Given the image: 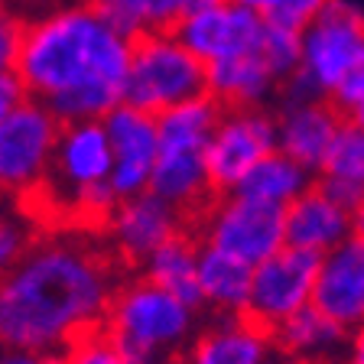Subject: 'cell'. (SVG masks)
<instances>
[{"instance_id": "d590c367", "label": "cell", "mask_w": 364, "mask_h": 364, "mask_svg": "<svg viewBox=\"0 0 364 364\" xmlns=\"http://www.w3.org/2000/svg\"><path fill=\"white\" fill-rule=\"evenodd\" d=\"M338 364H364V322L348 328V341H345V351H341Z\"/></svg>"}, {"instance_id": "e575fe53", "label": "cell", "mask_w": 364, "mask_h": 364, "mask_svg": "<svg viewBox=\"0 0 364 364\" xmlns=\"http://www.w3.org/2000/svg\"><path fill=\"white\" fill-rule=\"evenodd\" d=\"M0 364H59V355L26 348H0Z\"/></svg>"}, {"instance_id": "9a60e30c", "label": "cell", "mask_w": 364, "mask_h": 364, "mask_svg": "<svg viewBox=\"0 0 364 364\" xmlns=\"http://www.w3.org/2000/svg\"><path fill=\"white\" fill-rule=\"evenodd\" d=\"M280 358L273 328L250 316H212L202 322L179 364H273Z\"/></svg>"}, {"instance_id": "6da1fadb", "label": "cell", "mask_w": 364, "mask_h": 364, "mask_svg": "<svg viewBox=\"0 0 364 364\" xmlns=\"http://www.w3.org/2000/svg\"><path fill=\"white\" fill-rule=\"evenodd\" d=\"M124 267L107 241L43 235L0 277V348L62 355L105 326Z\"/></svg>"}, {"instance_id": "74e56055", "label": "cell", "mask_w": 364, "mask_h": 364, "mask_svg": "<svg viewBox=\"0 0 364 364\" xmlns=\"http://www.w3.org/2000/svg\"><path fill=\"white\" fill-rule=\"evenodd\" d=\"M273 364H332V361H312V358H289V355H280Z\"/></svg>"}, {"instance_id": "d6a6232c", "label": "cell", "mask_w": 364, "mask_h": 364, "mask_svg": "<svg viewBox=\"0 0 364 364\" xmlns=\"http://www.w3.org/2000/svg\"><path fill=\"white\" fill-rule=\"evenodd\" d=\"M316 182H318V186H322V189H326L328 196H332L338 205H345L348 212H355L358 205L364 202V186H361V182H345V179H318V176H316Z\"/></svg>"}, {"instance_id": "3957f363", "label": "cell", "mask_w": 364, "mask_h": 364, "mask_svg": "<svg viewBox=\"0 0 364 364\" xmlns=\"http://www.w3.org/2000/svg\"><path fill=\"white\" fill-rule=\"evenodd\" d=\"M111 173L114 150L105 121H68L62 124L53 169L26 202L49 205L65 215L68 225L85 231H105L121 202L111 186Z\"/></svg>"}, {"instance_id": "4fadbf2b", "label": "cell", "mask_w": 364, "mask_h": 364, "mask_svg": "<svg viewBox=\"0 0 364 364\" xmlns=\"http://www.w3.org/2000/svg\"><path fill=\"white\" fill-rule=\"evenodd\" d=\"M267 20L247 10L237 0H212L205 7H196L176 23V36L189 46L192 53L212 65L221 59H235L260 49Z\"/></svg>"}, {"instance_id": "ba28073f", "label": "cell", "mask_w": 364, "mask_h": 364, "mask_svg": "<svg viewBox=\"0 0 364 364\" xmlns=\"http://www.w3.org/2000/svg\"><path fill=\"white\" fill-rule=\"evenodd\" d=\"M192 231L208 247L257 267L287 247V208L228 192L205 205V212L192 221Z\"/></svg>"}, {"instance_id": "277c9868", "label": "cell", "mask_w": 364, "mask_h": 364, "mask_svg": "<svg viewBox=\"0 0 364 364\" xmlns=\"http://www.w3.org/2000/svg\"><path fill=\"white\" fill-rule=\"evenodd\" d=\"M202 322L198 306L136 273L114 293L105 332L130 364H179Z\"/></svg>"}, {"instance_id": "603a6c76", "label": "cell", "mask_w": 364, "mask_h": 364, "mask_svg": "<svg viewBox=\"0 0 364 364\" xmlns=\"http://www.w3.org/2000/svg\"><path fill=\"white\" fill-rule=\"evenodd\" d=\"M312 186H316V173L312 169H306L303 163H296L283 150H273L270 156H264L257 166L237 182L235 192L244 198H254V202L287 208V205H293Z\"/></svg>"}, {"instance_id": "8992f818", "label": "cell", "mask_w": 364, "mask_h": 364, "mask_svg": "<svg viewBox=\"0 0 364 364\" xmlns=\"http://www.w3.org/2000/svg\"><path fill=\"white\" fill-rule=\"evenodd\" d=\"M364 53V10L355 0H328L312 26L303 30V62L280 88V101L332 98Z\"/></svg>"}, {"instance_id": "30bf717a", "label": "cell", "mask_w": 364, "mask_h": 364, "mask_svg": "<svg viewBox=\"0 0 364 364\" xmlns=\"http://www.w3.org/2000/svg\"><path fill=\"white\" fill-rule=\"evenodd\" d=\"M273 150H280L277 114L267 107H225L205 153L215 196L235 192L237 182Z\"/></svg>"}, {"instance_id": "8d00e7d4", "label": "cell", "mask_w": 364, "mask_h": 364, "mask_svg": "<svg viewBox=\"0 0 364 364\" xmlns=\"http://www.w3.org/2000/svg\"><path fill=\"white\" fill-rule=\"evenodd\" d=\"M237 4H244L247 10H254V14L267 16V14H270V7L277 4V0H237Z\"/></svg>"}, {"instance_id": "5b68a950", "label": "cell", "mask_w": 364, "mask_h": 364, "mask_svg": "<svg viewBox=\"0 0 364 364\" xmlns=\"http://www.w3.org/2000/svg\"><path fill=\"white\" fill-rule=\"evenodd\" d=\"M225 107L205 91L192 101L156 114L159 117V159L153 166L150 192L176 205L182 215L196 221L205 205L215 198L208 176V140L218 127Z\"/></svg>"}, {"instance_id": "44dd1931", "label": "cell", "mask_w": 364, "mask_h": 364, "mask_svg": "<svg viewBox=\"0 0 364 364\" xmlns=\"http://www.w3.org/2000/svg\"><path fill=\"white\" fill-rule=\"evenodd\" d=\"M198 283H202V303L212 316H244L250 303L254 267L218 247L202 244Z\"/></svg>"}, {"instance_id": "f35d334b", "label": "cell", "mask_w": 364, "mask_h": 364, "mask_svg": "<svg viewBox=\"0 0 364 364\" xmlns=\"http://www.w3.org/2000/svg\"><path fill=\"white\" fill-rule=\"evenodd\" d=\"M351 221H355V235H361V237H364V202L358 205L355 212H351Z\"/></svg>"}, {"instance_id": "5bb4252c", "label": "cell", "mask_w": 364, "mask_h": 364, "mask_svg": "<svg viewBox=\"0 0 364 364\" xmlns=\"http://www.w3.org/2000/svg\"><path fill=\"white\" fill-rule=\"evenodd\" d=\"M105 127L114 150L111 186L117 198L146 192L153 182V166L159 159V117L124 101L105 117Z\"/></svg>"}, {"instance_id": "83f0119b", "label": "cell", "mask_w": 364, "mask_h": 364, "mask_svg": "<svg viewBox=\"0 0 364 364\" xmlns=\"http://www.w3.org/2000/svg\"><path fill=\"white\" fill-rule=\"evenodd\" d=\"M328 7V0H277L270 7V14L264 16L267 23H277V26H287V30H299L322 16V10Z\"/></svg>"}, {"instance_id": "52a82bcc", "label": "cell", "mask_w": 364, "mask_h": 364, "mask_svg": "<svg viewBox=\"0 0 364 364\" xmlns=\"http://www.w3.org/2000/svg\"><path fill=\"white\" fill-rule=\"evenodd\" d=\"M208 91V68L173 30L144 33L134 39L124 101L140 111L163 114Z\"/></svg>"}, {"instance_id": "2e32d148", "label": "cell", "mask_w": 364, "mask_h": 364, "mask_svg": "<svg viewBox=\"0 0 364 364\" xmlns=\"http://www.w3.org/2000/svg\"><path fill=\"white\" fill-rule=\"evenodd\" d=\"M341 121H345L341 111L328 98L280 101V111H277L280 150L318 176L322 159H326V153H328V146H332L335 134H338Z\"/></svg>"}, {"instance_id": "9c48e42d", "label": "cell", "mask_w": 364, "mask_h": 364, "mask_svg": "<svg viewBox=\"0 0 364 364\" xmlns=\"http://www.w3.org/2000/svg\"><path fill=\"white\" fill-rule=\"evenodd\" d=\"M59 134L62 121L36 98L0 121V196L20 202L36 196L53 169Z\"/></svg>"}, {"instance_id": "f546056e", "label": "cell", "mask_w": 364, "mask_h": 364, "mask_svg": "<svg viewBox=\"0 0 364 364\" xmlns=\"http://www.w3.org/2000/svg\"><path fill=\"white\" fill-rule=\"evenodd\" d=\"M328 101L341 111V117H348V121H355V124H364V53H361V59H358V65L348 72V78L341 82V88L335 91Z\"/></svg>"}, {"instance_id": "1f68e13d", "label": "cell", "mask_w": 364, "mask_h": 364, "mask_svg": "<svg viewBox=\"0 0 364 364\" xmlns=\"http://www.w3.org/2000/svg\"><path fill=\"white\" fill-rule=\"evenodd\" d=\"M30 98L33 95H30V88H26V82H23L20 68L16 65L0 68V121L10 117L16 107H23Z\"/></svg>"}, {"instance_id": "7a4b0ae2", "label": "cell", "mask_w": 364, "mask_h": 364, "mask_svg": "<svg viewBox=\"0 0 364 364\" xmlns=\"http://www.w3.org/2000/svg\"><path fill=\"white\" fill-rule=\"evenodd\" d=\"M134 39L124 36L95 0L26 20L16 68L36 101L62 124L105 121L124 105Z\"/></svg>"}, {"instance_id": "4dcf8cb0", "label": "cell", "mask_w": 364, "mask_h": 364, "mask_svg": "<svg viewBox=\"0 0 364 364\" xmlns=\"http://www.w3.org/2000/svg\"><path fill=\"white\" fill-rule=\"evenodd\" d=\"M23 33H26V16H20L10 4L0 0V68L16 65L23 49Z\"/></svg>"}, {"instance_id": "7402d4cb", "label": "cell", "mask_w": 364, "mask_h": 364, "mask_svg": "<svg viewBox=\"0 0 364 364\" xmlns=\"http://www.w3.org/2000/svg\"><path fill=\"white\" fill-rule=\"evenodd\" d=\"M198 257H202V241L196 237V231H182L173 241H166L159 250H153L146 264L140 267L150 283L176 293L179 299L205 309L202 303V283H198Z\"/></svg>"}, {"instance_id": "d4e9b609", "label": "cell", "mask_w": 364, "mask_h": 364, "mask_svg": "<svg viewBox=\"0 0 364 364\" xmlns=\"http://www.w3.org/2000/svg\"><path fill=\"white\" fill-rule=\"evenodd\" d=\"M318 179H345L364 186V124H355L348 117L341 121L338 134L322 159Z\"/></svg>"}, {"instance_id": "8fae6325", "label": "cell", "mask_w": 364, "mask_h": 364, "mask_svg": "<svg viewBox=\"0 0 364 364\" xmlns=\"http://www.w3.org/2000/svg\"><path fill=\"white\" fill-rule=\"evenodd\" d=\"M318 270H322V254L287 244L273 257L254 267L250 303L244 316H250L267 328H277L289 316L316 303Z\"/></svg>"}, {"instance_id": "836d02e7", "label": "cell", "mask_w": 364, "mask_h": 364, "mask_svg": "<svg viewBox=\"0 0 364 364\" xmlns=\"http://www.w3.org/2000/svg\"><path fill=\"white\" fill-rule=\"evenodd\" d=\"M10 7L16 10L20 16L33 20V16H43V14H53L59 7H72V4H82V0H4Z\"/></svg>"}, {"instance_id": "e0dca14e", "label": "cell", "mask_w": 364, "mask_h": 364, "mask_svg": "<svg viewBox=\"0 0 364 364\" xmlns=\"http://www.w3.org/2000/svg\"><path fill=\"white\" fill-rule=\"evenodd\" d=\"M316 306L345 328L364 322V237L351 235L322 257L316 283Z\"/></svg>"}, {"instance_id": "f1b7e54d", "label": "cell", "mask_w": 364, "mask_h": 364, "mask_svg": "<svg viewBox=\"0 0 364 364\" xmlns=\"http://www.w3.org/2000/svg\"><path fill=\"white\" fill-rule=\"evenodd\" d=\"M33 241L36 237L30 235L26 221L14 218V215H0V277L30 250Z\"/></svg>"}, {"instance_id": "484cf974", "label": "cell", "mask_w": 364, "mask_h": 364, "mask_svg": "<svg viewBox=\"0 0 364 364\" xmlns=\"http://www.w3.org/2000/svg\"><path fill=\"white\" fill-rule=\"evenodd\" d=\"M260 55L273 68V75L287 82V78H293L299 72V62H303V33L267 23L264 39H260Z\"/></svg>"}, {"instance_id": "ffe728a7", "label": "cell", "mask_w": 364, "mask_h": 364, "mask_svg": "<svg viewBox=\"0 0 364 364\" xmlns=\"http://www.w3.org/2000/svg\"><path fill=\"white\" fill-rule=\"evenodd\" d=\"M273 338H277L280 355L338 364L345 341H348V328L335 322L322 306L309 303L306 309H299L296 316H289L287 322L273 328Z\"/></svg>"}, {"instance_id": "d6986e66", "label": "cell", "mask_w": 364, "mask_h": 364, "mask_svg": "<svg viewBox=\"0 0 364 364\" xmlns=\"http://www.w3.org/2000/svg\"><path fill=\"white\" fill-rule=\"evenodd\" d=\"M205 68H208V95L221 107H267L283 88V82L264 62L260 49L212 62Z\"/></svg>"}, {"instance_id": "ac0fdd59", "label": "cell", "mask_w": 364, "mask_h": 364, "mask_svg": "<svg viewBox=\"0 0 364 364\" xmlns=\"http://www.w3.org/2000/svg\"><path fill=\"white\" fill-rule=\"evenodd\" d=\"M355 235V221L345 205H338L322 186H312L293 205H287V244L316 250L326 257L341 241Z\"/></svg>"}, {"instance_id": "7c38bea8", "label": "cell", "mask_w": 364, "mask_h": 364, "mask_svg": "<svg viewBox=\"0 0 364 364\" xmlns=\"http://www.w3.org/2000/svg\"><path fill=\"white\" fill-rule=\"evenodd\" d=\"M189 215H182L176 205H169L166 198L146 189L140 196L117 202V208L105 225V237L114 257L121 260V267L140 270L153 250H159L166 241H173L176 235L189 231Z\"/></svg>"}, {"instance_id": "4316f807", "label": "cell", "mask_w": 364, "mask_h": 364, "mask_svg": "<svg viewBox=\"0 0 364 364\" xmlns=\"http://www.w3.org/2000/svg\"><path fill=\"white\" fill-rule=\"evenodd\" d=\"M59 364H130V361L121 355V348L107 338L105 326H101L98 332H88V335H82L75 345H68L59 355Z\"/></svg>"}, {"instance_id": "cb8c5ba5", "label": "cell", "mask_w": 364, "mask_h": 364, "mask_svg": "<svg viewBox=\"0 0 364 364\" xmlns=\"http://www.w3.org/2000/svg\"><path fill=\"white\" fill-rule=\"evenodd\" d=\"M95 4L124 36L136 39L144 33L176 30L182 16L212 0H95Z\"/></svg>"}]
</instances>
